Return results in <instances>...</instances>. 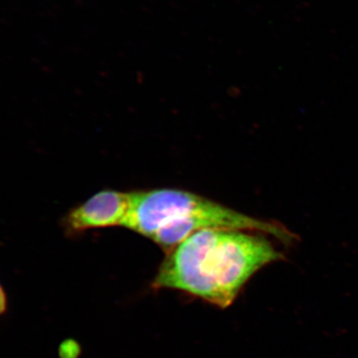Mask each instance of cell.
<instances>
[{
  "instance_id": "obj_1",
  "label": "cell",
  "mask_w": 358,
  "mask_h": 358,
  "mask_svg": "<svg viewBox=\"0 0 358 358\" xmlns=\"http://www.w3.org/2000/svg\"><path fill=\"white\" fill-rule=\"evenodd\" d=\"M281 259V252L255 232L199 231L169 252L154 287L178 289L227 308L252 275Z\"/></svg>"
},
{
  "instance_id": "obj_3",
  "label": "cell",
  "mask_w": 358,
  "mask_h": 358,
  "mask_svg": "<svg viewBox=\"0 0 358 358\" xmlns=\"http://www.w3.org/2000/svg\"><path fill=\"white\" fill-rule=\"evenodd\" d=\"M131 192L103 190L72 209L65 226L72 232L124 225L131 209Z\"/></svg>"
},
{
  "instance_id": "obj_4",
  "label": "cell",
  "mask_w": 358,
  "mask_h": 358,
  "mask_svg": "<svg viewBox=\"0 0 358 358\" xmlns=\"http://www.w3.org/2000/svg\"><path fill=\"white\" fill-rule=\"evenodd\" d=\"M7 305H8V300H7L6 289L0 285V315L6 313Z\"/></svg>"
},
{
  "instance_id": "obj_2",
  "label": "cell",
  "mask_w": 358,
  "mask_h": 358,
  "mask_svg": "<svg viewBox=\"0 0 358 358\" xmlns=\"http://www.w3.org/2000/svg\"><path fill=\"white\" fill-rule=\"evenodd\" d=\"M122 227L148 238L167 252L199 231L259 232L289 244L293 233L280 224L253 218L185 190L159 188L131 192V209Z\"/></svg>"
}]
</instances>
